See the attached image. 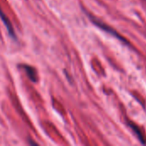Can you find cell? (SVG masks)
<instances>
[{
	"label": "cell",
	"mask_w": 146,
	"mask_h": 146,
	"mask_svg": "<svg viewBox=\"0 0 146 146\" xmlns=\"http://www.w3.org/2000/svg\"><path fill=\"white\" fill-rule=\"evenodd\" d=\"M129 127L133 129V133L137 135V137L139 138V139L143 143V144H145V139H144V136H143V134H142V133H141V131H140V129L139 128V127H137L134 124H133V123H131V122H129Z\"/></svg>",
	"instance_id": "4"
},
{
	"label": "cell",
	"mask_w": 146,
	"mask_h": 146,
	"mask_svg": "<svg viewBox=\"0 0 146 146\" xmlns=\"http://www.w3.org/2000/svg\"><path fill=\"white\" fill-rule=\"evenodd\" d=\"M20 67H21L25 70L26 74H27V76H28V78L30 79L31 81H33V82H37L38 81L37 72H36V70H35V68L33 67L29 66L27 64H23V65H21Z\"/></svg>",
	"instance_id": "3"
},
{
	"label": "cell",
	"mask_w": 146,
	"mask_h": 146,
	"mask_svg": "<svg viewBox=\"0 0 146 146\" xmlns=\"http://www.w3.org/2000/svg\"><path fill=\"white\" fill-rule=\"evenodd\" d=\"M89 18L91 19L92 22L94 25L98 26V27H100V28H102L103 30H104L105 32H107V33H110V34H111V35H113L114 37L118 38L120 40H121L122 42L127 43V44H128V41H127V39H125L121 35H120V34H119L115 30H114L112 27H109V26H108V25H106L105 23L102 22L100 20H98V19H97V18H95V17H93V16H92V15H89Z\"/></svg>",
	"instance_id": "1"
},
{
	"label": "cell",
	"mask_w": 146,
	"mask_h": 146,
	"mask_svg": "<svg viewBox=\"0 0 146 146\" xmlns=\"http://www.w3.org/2000/svg\"><path fill=\"white\" fill-rule=\"evenodd\" d=\"M0 18H1V20L3 21V22L4 26H5V27H6V28H7V31H8L9 35L13 39L17 40V37H16V34H15V33L14 27H12L11 22L9 21V18L6 16V15L3 12V10H2V9H1V8H0Z\"/></svg>",
	"instance_id": "2"
}]
</instances>
